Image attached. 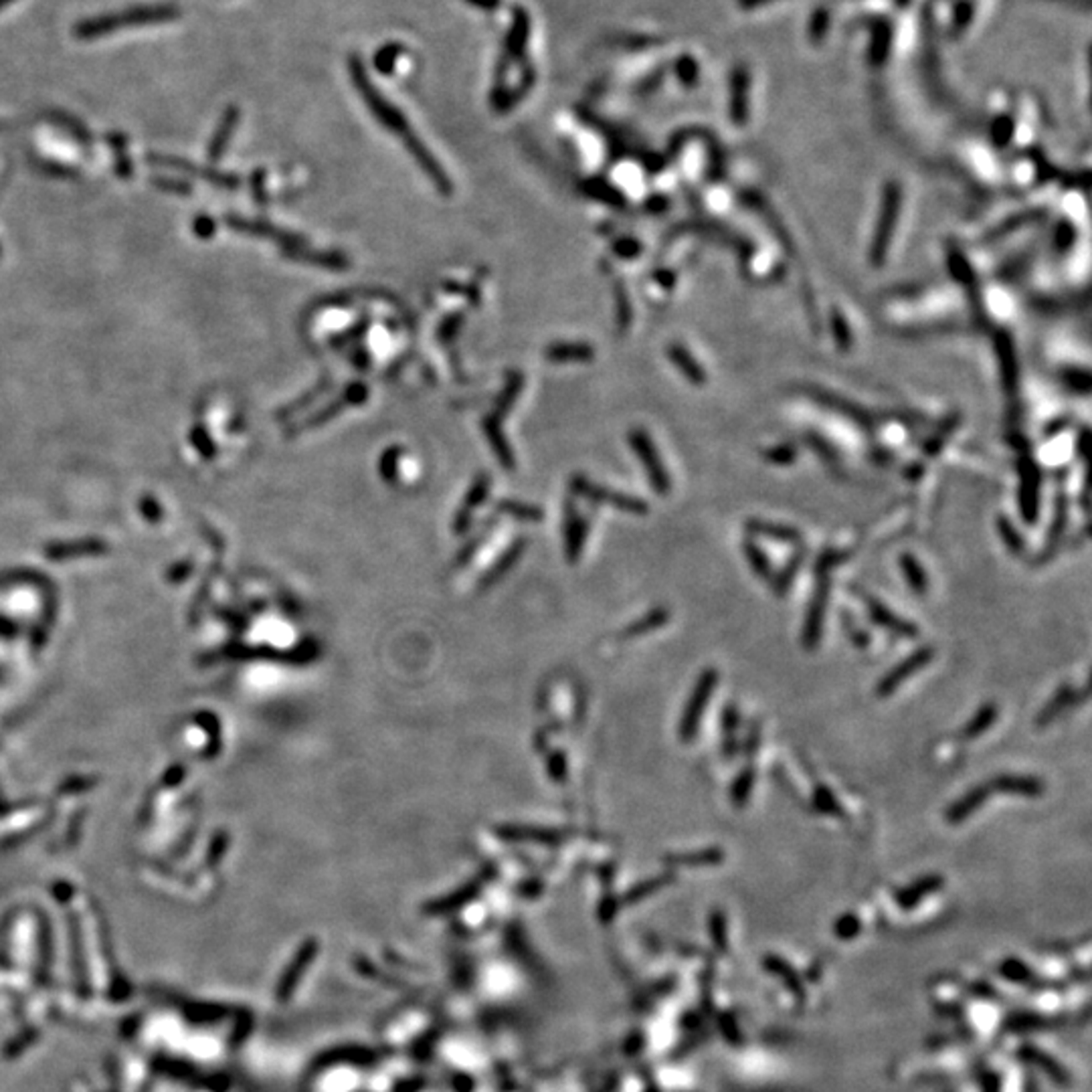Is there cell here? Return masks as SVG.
I'll list each match as a JSON object with an SVG mask.
<instances>
[{
    "label": "cell",
    "mask_w": 1092,
    "mask_h": 1092,
    "mask_svg": "<svg viewBox=\"0 0 1092 1092\" xmlns=\"http://www.w3.org/2000/svg\"><path fill=\"white\" fill-rule=\"evenodd\" d=\"M741 726V710L736 705H726L722 708L720 715V731H722V757L726 761L735 759L736 752H739V741H736V732H739Z\"/></svg>",
    "instance_id": "9a60e30c"
},
{
    "label": "cell",
    "mask_w": 1092,
    "mask_h": 1092,
    "mask_svg": "<svg viewBox=\"0 0 1092 1092\" xmlns=\"http://www.w3.org/2000/svg\"><path fill=\"white\" fill-rule=\"evenodd\" d=\"M933 658H934V649L931 646H921L918 649H914L910 656L904 658V660L897 663L894 668H890V670L880 678L876 684V696L880 698L892 696L894 692L908 680V678H913L914 673L921 672L924 666H928V663L933 662Z\"/></svg>",
    "instance_id": "5b68a950"
},
{
    "label": "cell",
    "mask_w": 1092,
    "mask_h": 1092,
    "mask_svg": "<svg viewBox=\"0 0 1092 1092\" xmlns=\"http://www.w3.org/2000/svg\"><path fill=\"white\" fill-rule=\"evenodd\" d=\"M49 120H51V124H55V126L61 127V130H65L67 134H71L77 142H81V144H90V140H91L90 132H87V127L83 126L81 122L77 120V117H73L71 114H65V112L57 110V112H51V114H49Z\"/></svg>",
    "instance_id": "8d00e7d4"
},
{
    "label": "cell",
    "mask_w": 1092,
    "mask_h": 1092,
    "mask_svg": "<svg viewBox=\"0 0 1092 1092\" xmlns=\"http://www.w3.org/2000/svg\"><path fill=\"white\" fill-rule=\"evenodd\" d=\"M997 530H1000L1001 540L1006 543V549L1010 550L1011 554L1024 553V546H1026L1024 538H1022V534L1017 533L1016 526H1013L1006 516H1000V518H997Z\"/></svg>",
    "instance_id": "b9f144b4"
},
{
    "label": "cell",
    "mask_w": 1092,
    "mask_h": 1092,
    "mask_svg": "<svg viewBox=\"0 0 1092 1092\" xmlns=\"http://www.w3.org/2000/svg\"><path fill=\"white\" fill-rule=\"evenodd\" d=\"M544 356L553 362H587L595 356V351L587 342H553L544 351Z\"/></svg>",
    "instance_id": "ffe728a7"
},
{
    "label": "cell",
    "mask_w": 1092,
    "mask_h": 1092,
    "mask_svg": "<svg viewBox=\"0 0 1092 1092\" xmlns=\"http://www.w3.org/2000/svg\"><path fill=\"white\" fill-rule=\"evenodd\" d=\"M550 773H553V777H554V779H557V781H563V779H564V762H563V757H559V761H557V759L550 761Z\"/></svg>",
    "instance_id": "6125c7cd"
},
{
    "label": "cell",
    "mask_w": 1092,
    "mask_h": 1092,
    "mask_svg": "<svg viewBox=\"0 0 1092 1092\" xmlns=\"http://www.w3.org/2000/svg\"><path fill=\"white\" fill-rule=\"evenodd\" d=\"M107 138H110V144L114 146L116 156H117V174L130 176L132 174V166H130V160H127V156H126V136L117 134V132H112V134Z\"/></svg>",
    "instance_id": "bcb514c9"
},
{
    "label": "cell",
    "mask_w": 1092,
    "mask_h": 1092,
    "mask_svg": "<svg viewBox=\"0 0 1092 1092\" xmlns=\"http://www.w3.org/2000/svg\"><path fill=\"white\" fill-rule=\"evenodd\" d=\"M478 892H480V880H471V882L467 884V887L460 888L457 892L450 894L447 898H439V900H435V902L427 904L425 913L433 914V917H437V914H444V913H451V910H457L460 907H464V904L470 902V900L474 898Z\"/></svg>",
    "instance_id": "cb8c5ba5"
},
{
    "label": "cell",
    "mask_w": 1092,
    "mask_h": 1092,
    "mask_svg": "<svg viewBox=\"0 0 1092 1092\" xmlns=\"http://www.w3.org/2000/svg\"><path fill=\"white\" fill-rule=\"evenodd\" d=\"M467 3L481 8V11H496L500 7V0H467Z\"/></svg>",
    "instance_id": "be15d7a7"
},
{
    "label": "cell",
    "mask_w": 1092,
    "mask_h": 1092,
    "mask_svg": "<svg viewBox=\"0 0 1092 1092\" xmlns=\"http://www.w3.org/2000/svg\"><path fill=\"white\" fill-rule=\"evenodd\" d=\"M854 593L858 595L860 601L866 605V611H868L870 619H872V623H876L878 627L887 629V632L892 633V636H898V637H904V639H913V637L918 636L917 623H913V621H908V619L900 617L898 613H894L887 603L880 601V599L874 597V595L866 593L864 589H860V587H854Z\"/></svg>",
    "instance_id": "8992f818"
},
{
    "label": "cell",
    "mask_w": 1092,
    "mask_h": 1092,
    "mask_svg": "<svg viewBox=\"0 0 1092 1092\" xmlns=\"http://www.w3.org/2000/svg\"><path fill=\"white\" fill-rule=\"evenodd\" d=\"M844 629H845V633H848L850 642H852L858 649H866L870 646V633L866 632V629L855 626L852 615H850V619H848V615H844Z\"/></svg>",
    "instance_id": "f907efd6"
},
{
    "label": "cell",
    "mask_w": 1092,
    "mask_h": 1092,
    "mask_svg": "<svg viewBox=\"0 0 1092 1092\" xmlns=\"http://www.w3.org/2000/svg\"><path fill=\"white\" fill-rule=\"evenodd\" d=\"M710 928H712V939H715L718 949H722V951H725V949H726V918H725V914L715 910V913H712V917H710Z\"/></svg>",
    "instance_id": "11a10c76"
},
{
    "label": "cell",
    "mask_w": 1092,
    "mask_h": 1092,
    "mask_svg": "<svg viewBox=\"0 0 1092 1092\" xmlns=\"http://www.w3.org/2000/svg\"><path fill=\"white\" fill-rule=\"evenodd\" d=\"M900 203V190H897V186H890L888 195H887V206H884V213L880 216V225L876 229V239H874V247H872V259L874 263H880V259H884V253H887L888 241H890V233H892V225H894V216H897V206Z\"/></svg>",
    "instance_id": "7c38bea8"
},
{
    "label": "cell",
    "mask_w": 1092,
    "mask_h": 1092,
    "mask_svg": "<svg viewBox=\"0 0 1092 1092\" xmlns=\"http://www.w3.org/2000/svg\"><path fill=\"white\" fill-rule=\"evenodd\" d=\"M481 427H484V433L486 437H488L491 451H494L496 457H498L502 467H506V470H514L516 467L514 454L512 450H510L508 441H506V435L504 431H502L498 417H494L490 413V415L484 419V423H481Z\"/></svg>",
    "instance_id": "ac0fdd59"
},
{
    "label": "cell",
    "mask_w": 1092,
    "mask_h": 1092,
    "mask_svg": "<svg viewBox=\"0 0 1092 1092\" xmlns=\"http://www.w3.org/2000/svg\"><path fill=\"white\" fill-rule=\"evenodd\" d=\"M990 793H991V789H990V785H987V783L971 787V789H969L965 795L959 797L957 801H953V803L949 805L947 809H944V821H947V824H951V825H959V824H963V821H967L973 814H975L979 808H983V805H985V801H987V797H990Z\"/></svg>",
    "instance_id": "8fae6325"
},
{
    "label": "cell",
    "mask_w": 1092,
    "mask_h": 1092,
    "mask_svg": "<svg viewBox=\"0 0 1092 1092\" xmlns=\"http://www.w3.org/2000/svg\"><path fill=\"white\" fill-rule=\"evenodd\" d=\"M283 253L288 255V257L296 259V262L318 265V268L330 269V272H344V269H348V265H351V262H348V259L344 257V255L332 253V251L308 249V243L302 245V247L283 251Z\"/></svg>",
    "instance_id": "4fadbf2b"
},
{
    "label": "cell",
    "mask_w": 1092,
    "mask_h": 1092,
    "mask_svg": "<svg viewBox=\"0 0 1092 1092\" xmlns=\"http://www.w3.org/2000/svg\"><path fill=\"white\" fill-rule=\"evenodd\" d=\"M237 122H239V107L237 106L227 107V110H225L223 117H221L219 127H216V132L213 136V142H211V146H209L211 159L219 160L221 156H223V152H225V148H227V144L231 140V134H233L235 127H237Z\"/></svg>",
    "instance_id": "603a6c76"
},
{
    "label": "cell",
    "mask_w": 1092,
    "mask_h": 1092,
    "mask_svg": "<svg viewBox=\"0 0 1092 1092\" xmlns=\"http://www.w3.org/2000/svg\"><path fill=\"white\" fill-rule=\"evenodd\" d=\"M587 193L595 196V199L605 200V203L609 205H621V196H619V193H615L613 189H609V185H603V182H589Z\"/></svg>",
    "instance_id": "db71d44e"
},
{
    "label": "cell",
    "mask_w": 1092,
    "mask_h": 1092,
    "mask_svg": "<svg viewBox=\"0 0 1092 1092\" xmlns=\"http://www.w3.org/2000/svg\"><path fill=\"white\" fill-rule=\"evenodd\" d=\"M997 716H1000V708H997L996 702H985L983 706L977 708V712L967 720V725L961 728L959 736L963 741H975L983 732H987L990 728L996 725Z\"/></svg>",
    "instance_id": "44dd1931"
},
{
    "label": "cell",
    "mask_w": 1092,
    "mask_h": 1092,
    "mask_svg": "<svg viewBox=\"0 0 1092 1092\" xmlns=\"http://www.w3.org/2000/svg\"><path fill=\"white\" fill-rule=\"evenodd\" d=\"M858 933H860V921L855 914H844V917L835 923V934H838L840 939H852Z\"/></svg>",
    "instance_id": "9f6ffc18"
},
{
    "label": "cell",
    "mask_w": 1092,
    "mask_h": 1092,
    "mask_svg": "<svg viewBox=\"0 0 1092 1092\" xmlns=\"http://www.w3.org/2000/svg\"><path fill=\"white\" fill-rule=\"evenodd\" d=\"M668 356L676 362V367L680 368L684 375L690 378L692 382H698V385H700L705 375H702L700 367H698L694 358L690 356V352L684 351V346H680V344H670V346H668Z\"/></svg>",
    "instance_id": "d590c367"
},
{
    "label": "cell",
    "mask_w": 1092,
    "mask_h": 1092,
    "mask_svg": "<svg viewBox=\"0 0 1092 1092\" xmlns=\"http://www.w3.org/2000/svg\"><path fill=\"white\" fill-rule=\"evenodd\" d=\"M367 395H368V388L364 387V385H361V382H354V385H351V387L346 388V391L342 393V395H341V398H338V401H334L332 405H328V407H326V409H322V411L318 413V415H314L312 419H309V421L306 423V427L322 425V423L330 421L332 417H336V415H338V411H342V409H344V407L361 405V403L367 401Z\"/></svg>",
    "instance_id": "e0dca14e"
},
{
    "label": "cell",
    "mask_w": 1092,
    "mask_h": 1092,
    "mask_svg": "<svg viewBox=\"0 0 1092 1092\" xmlns=\"http://www.w3.org/2000/svg\"><path fill=\"white\" fill-rule=\"evenodd\" d=\"M990 789L1006 795H1020V797H1040L1046 791L1044 781L1034 775H1013L1001 773L996 775L990 781Z\"/></svg>",
    "instance_id": "30bf717a"
},
{
    "label": "cell",
    "mask_w": 1092,
    "mask_h": 1092,
    "mask_svg": "<svg viewBox=\"0 0 1092 1092\" xmlns=\"http://www.w3.org/2000/svg\"><path fill=\"white\" fill-rule=\"evenodd\" d=\"M523 549H524V543H523V540H520V543H516V544L512 546V549H510L508 553L504 554V559H502L500 563L496 564V567L490 570V577L486 579V583H484V585H490L491 580H496L498 577H502V575H504L506 570H508L510 567H512V564L516 563V559H518V554L523 553Z\"/></svg>",
    "instance_id": "c3c4849f"
},
{
    "label": "cell",
    "mask_w": 1092,
    "mask_h": 1092,
    "mask_svg": "<svg viewBox=\"0 0 1092 1092\" xmlns=\"http://www.w3.org/2000/svg\"><path fill=\"white\" fill-rule=\"evenodd\" d=\"M811 805L818 814L824 815H831V818H845V811L842 808V803L838 801L834 791L829 789L828 785H815L814 793H811Z\"/></svg>",
    "instance_id": "836d02e7"
},
{
    "label": "cell",
    "mask_w": 1092,
    "mask_h": 1092,
    "mask_svg": "<svg viewBox=\"0 0 1092 1092\" xmlns=\"http://www.w3.org/2000/svg\"><path fill=\"white\" fill-rule=\"evenodd\" d=\"M520 388H523V377H520L518 372H512L508 378V382H506L504 391H502V395L498 397V401H496V407L494 411H491V415L498 417L502 421V417L510 411V407H512L516 398H518Z\"/></svg>",
    "instance_id": "74e56055"
},
{
    "label": "cell",
    "mask_w": 1092,
    "mask_h": 1092,
    "mask_svg": "<svg viewBox=\"0 0 1092 1092\" xmlns=\"http://www.w3.org/2000/svg\"><path fill=\"white\" fill-rule=\"evenodd\" d=\"M488 490H490V478L486 474H481L480 478L474 481V486H471L470 491H467V498L464 502V506H461L460 512H457V516H455V523H454L455 533H464V530L467 528V524H470V518H471V512H474V510L478 508L481 502L486 500V494H488Z\"/></svg>",
    "instance_id": "7402d4cb"
},
{
    "label": "cell",
    "mask_w": 1092,
    "mask_h": 1092,
    "mask_svg": "<svg viewBox=\"0 0 1092 1092\" xmlns=\"http://www.w3.org/2000/svg\"><path fill=\"white\" fill-rule=\"evenodd\" d=\"M672 880H673V874L666 872V874H662V876L649 878V880H646V882H639L637 887H633V888L629 890V892L626 894V900H623V902H626V904H633V902H637V900L646 898V897H649V894L658 892V890H662L663 887H668V884H670Z\"/></svg>",
    "instance_id": "ab89813d"
},
{
    "label": "cell",
    "mask_w": 1092,
    "mask_h": 1092,
    "mask_svg": "<svg viewBox=\"0 0 1092 1092\" xmlns=\"http://www.w3.org/2000/svg\"><path fill=\"white\" fill-rule=\"evenodd\" d=\"M742 553H745L746 563H749V567L752 569V573H755L757 577L767 580V583L773 579V564H771L769 554H767L759 544L752 543V540H745V544H742Z\"/></svg>",
    "instance_id": "1f68e13d"
},
{
    "label": "cell",
    "mask_w": 1092,
    "mask_h": 1092,
    "mask_svg": "<svg viewBox=\"0 0 1092 1092\" xmlns=\"http://www.w3.org/2000/svg\"><path fill=\"white\" fill-rule=\"evenodd\" d=\"M528 37H530V17L528 13H524L523 8H516L514 17H512V27H510L508 37H506L504 43V55H502V61L498 63V77H502V73L506 71V67L512 65L514 61H524V53L528 49Z\"/></svg>",
    "instance_id": "9c48e42d"
},
{
    "label": "cell",
    "mask_w": 1092,
    "mask_h": 1092,
    "mask_svg": "<svg viewBox=\"0 0 1092 1092\" xmlns=\"http://www.w3.org/2000/svg\"><path fill=\"white\" fill-rule=\"evenodd\" d=\"M615 298H617V322L619 328H627L629 322H632V308H629V299L626 289L621 288V283L615 282Z\"/></svg>",
    "instance_id": "f5cc1de1"
},
{
    "label": "cell",
    "mask_w": 1092,
    "mask_h": 1092,
    "mask_svg": "<svg viewBox=\"0 0 1092 1092\" xmlns=\"http://www.w3.org/2000/svg\"><path fill=\"white\" fill-rule=\"evenodd\" d=\"M326 1058H330L328 1062H371L372 1054L361 1050V1048H342V1050L330 1052Z\"/></svg>",
    "instance_id": "681fc988"
},
{
    "label": "cell",
    "mask_w": 1092,
    "mask_h": 1092,
    "mask_svg": "<svg viewBox=\"0 0 1092 1092\" xmlns=\"http://www.w3.org/2000/svg\"><path fill=\"white\" fill-rule=\"evenodd\" d=\"M716 684H718V672L715 668H706V670L700 672L694 688H692V694L688 698L686 706H684L680 726H678V735H680L682 742H692L698 736V731H700V725H702V716L706 715V708L710 705L712 694H715Z\"/></svg>",
    "instance_id": "3957f363"
},
{
    "label": "cell",
    "mask_w": 1092,
    "mask_h": 1092,
    "mask_svg": "<svg viewBox=\"0 0 1092 1092\" xmlns=\"http://www.w3.org/2000/svg\"><path fill=\"white\" fill-rule=\"evenodd\" d=\"M725 850L715 845V848H705L690 854H668L663 858V862L670 866H692V868H698V866H716L725 862Z\"/></svg>",
    "instance_id": "d4e9b609"
},
{
    "label": "cell",
    "mask_w": 1092,
    "mask_h": 1092,
    "mask_svg": "<svg viewBox=\"0 0 1092 1092\" xmlns=\"http://www.w3.org/2000/svg\"><path fill=\"white\" fill-rule=\"evenodd\" d=\"M615 249H617L615 253L623 255V257H633V255L637 253V245L633 243V241H629V239H623L621 243L615 245Z\"/></svg>",
    "instance_id": "94428289"
},
{
    "label": "cell",
    "mask_w": 1092,
    "mask_h": 1092,
    "mask_svg": "<svg viewBox=\"0 0 1092 1092\" xmlns=\"http://www.w3.org/2000/svg\"><path fill=\"white\" fill-rule=\"evenodd\" d=\"M401 53H405V47L398 45V43H388V45L381 47L377 51L375 67L382 73V75H391L393 69L397 65L398 57H401Z\"/></svg>",
    "instance_id": "60d3db41"
},
{
    "label": "cell",
    "mask_w": 1092,
    "mask_h": 1092,
    "mask_svg": "<svg viewBox=\"0 0 1092 1092\" xmlns=\"http://www.w3.org/2000/svg\"><path fill=\"white\" fill-rule=\"evenodd\" d=\"M735 81H732V116L735 120H739V124L745 117V90H746V77L745 71H735Z\"/></svg>",
    "instance_id": "f6af8a7d"
},
{
    "label": "cell",
    "mask_w": 1092,
    "mask_h": 1092,
    "mask_svg": "<svg viewBox=\"0 0 1092 1092\" xmlns=\"http://www.w3.org/2000/svg\"><path fill=\"white\" fill-rule=\"evenodd\" d=\"M351 77H352L354 86H356L358 93H361L364 103L368 106V110H371L372 116H375L378 120V124L385 126L388 132H393V134H397L398 138H401L403 144H405V148L409 150V154L417 160V164L421 166V170L425 172V174L433 180V185L437 186V190H439L441 195L454 193V185H451L447 172L441 169L439 162L433 159L429 148H427V146L423 144V142L419 140V136H417L415 132L411 130L407 117L403 116L401 112H398L397 107L387 100L385 96H382V93L377 91V87L372 86L371 77L367 75V69H364V65H362L361 59H358V57L351 59Z\"/></svg>",
    "instance_id": "6da1fadb"
},
{
    "label": "cell",
    "mask_w": 1092,
    "mask_h": 1092,
    "mask_svg": "<svg viewBox=\"0 0 1092 1092\" xmlns=\"http://www.w3.org/2000/svg\"><path fill=\"white\" fill-rule=\"evenodd\" d=\"M1066 518H1069V506H1066L1064 496H1060L1058 504H1056L1054 523H1052L1050 534H1048V546H1046L1044 553L1040 554V563H1046V560H1050L1052 554H1054L1056 550H1058L1060 538H1062V534H1064V528H1066Z\"/></svg>",
    "instance_id": "d6a6232c"
},
{
    "label": "cell",
    "mask_w": 1092,
    "mask_h": 1092,
    "mask_svg": "<svg viewBox=\"0 0 1092 1092\" xmlns=\"http://www.w3.org/2000/svg\"><path fill=\"white\" fill-rule=\"evenodd\" d=\"M1074 698H1076L1074 688H1072L1070 684H1062V686H1058V690L1052 694L1050 700L1042 706V710L1036 715V726L1037 728L1050 726L1052 722L1066 710V708L1074 705Z\"/></svg>",
    "instance_id": "2e32d148"
},
{
    "label": "cell",
    "mask_w": 1092,
    "mask_h": 1092,
    "mask_svg": "<svg viewBox=\"0 0 1092 1092\" xmlns=\"http://www.w3.org/2000/svg\"><path fill=\"white\" fill-rule=\"evenodd\" d=\"M629 444H632L633 451L639 455V460L643 461V467H646L649 481H652L653 488L660 491V494H668V490H670V478H668L666 467L662 465L660 455H658L656 447H653L647 433L642 429H633L629 433Z\"/></svg>",
    "instance_id": "52a82bcc"
},
{
    "label": "cell",
    "mask_w": 1092,
    "mask_h": 1092,
    "mask_svg": "<svg viewBox=\"0 0 1092 1092\" xmlns=\"http://www.w3.org/2000/svg\"><path fill=\"white\" fill-rule=\"evenodd\" d=\"M498 510H500V512L512 514L520 520H533V523H538V520L544 518L543 510L534 508V506H526V504H523V502H514V500L500 502Z\"/></svg>",
    "instance_id": "ee69618b"
},
{
    "label": "cell",
    "mask_w": 1092,
    "mask_h": 1092,
    "mask_svg": "<svg viewBox=\"0 0 1092 1092\" xmlns=\"http://www.w3.org/2000/svg\"><path fill=\"white\" fill-rule=\"evenodd\" d=\"M678 71H680V77H682L684 81H686V83H692V81L696 80L698 69H696V63L692 61V59H684V61L680 63V65H678Z\"/></svg>",
    "instance_id": "91938a15"
},
{
    "label": "cell",
    "mask_w": 1092,
    "mask_h": 1092,
    "mask_svg": "<svg viewBox=\"0 0 1092 1092\" xmlns=\"http://www.w3.org/2000/svg\"><path fill=\"white\" fill-rule=\"evenodd\" d=\"M746 530H749L751 534L767 536V538L779 540V543H799L801 540V533L799 530H795L793 526L765 523V520H749V523H746Z\"/></svg>",
    "instance_id": "f546056e"
},
{
    "label": "cell",
    "mask_w": 1092,
    "mask_h": 1092,
    "mask_svg": "<svg viewBox=\"0 0 1092 1092\" xmlns=\"http://www.w3.org/2000/svg\"><path fill=\"white\" fill-rule=\"evenodd\" d=\"M762 3H767V0H741L742 7H755V4H762Z\"/></svg>",
    "instance_id": "e7e4bbea"
},
{
    "label": "cell",
    "mask_w": 1092,
    "mask_h": 1092,
    "mask_svg": "<svg viewBox=\"0 0 1092 1092\" xmlns=\"http://www.w3.org/2000/svg\"><path fill=\"white\" fill-rule=\"evenodd\" d=\"M755 783H757L755 767H752V765L742 767L739 773H736L735 779H732V785H731V803H732V808H736V809L746 808V803H749V799L752 795V789H755Z\"/></svg>",
    "instance_id": "4316f807"
},
{
    "label": "cell",
    "mask_w": 1092,
    "mask_h": 1092,
    "mask_svg": "<svg viewBox=\"0 0 1092 1092\" xmlns=\"http://www.w3.org/2000/svg\"><path fill=\"white\" fill-rule=\"evenodd\" d=\"M848 557H850L848 550H834V549L824 550V553L819 554V559L815 560V569H814L815 577L818 579L829 577V570L838 567V564H842L844 560H848Z\"/></svg>",
    "instance_id": "7bdbcfd3"
},
{
    "label": "cell",
    "mask_w": 1092,
    "mask_h": 1092,
    "mask_svg": "<svg viewBox=\"0 0 1092 1092\" xmlns=\"http://www.w3.org/2000/svg\"><path fill=\"white\" fill-rule=\"evenodd\" d=\"M1037 484H1040V480H1037L1036 471H1027V474H1024V484H1022V490H1020V508L1024 520L1030 524L1036 523L1037 510H1040Z\"/></svg>",
    "instance_id": "f1b7e54d"
},
{
    "label": "cell",
    "mask_w": 1092,
    "mask_h": 1092,
    "mask_svg": "<svg viewBox=\"0 0 1092 1092\" xmlns=\"http://www.w3.org/2000/svg\"><path fill=\"white\" fill-rule=\"evenodd\" d=\"M182 8L176 3H150V4H136V7L126 8L122 13H106L96 14V17L83 18L73 27V34L81 41H93L103 34H112L122 29L132 27H148V24L169 23L180 18Z\"/></svg>",
    "instance_id": "7a4b0ae2"
},
{
    "label": "cell",
    "mask_w": 1092,
    "mask_h": 1092,
    "mask_svg": "<svg viewBox=\"0 0 1092 1092\" xmlns=\"http://www.w3.org/2000/svg\"><path fill=\"white\" fill-rule=\"evenodd\" d=\"M500 835L506 840H528V842H557L560 838L559 831L538 829V828H520V825H508L500 828Z\"/></svg>",
    "instance_id": "e575fe53"
},
{
    "label": "cell",
    "mask_w": 1092,
    "mask_h": 1092,
    "mask_svg": "<svg viewBox=\"0 0 1092 1092\" xmlns=\"http://www.w3.org/2000/svg\"><path fill=\"white\" fill-rule=\"evenodd\" d=\"M13 3H14V0H0V11H3L4 7H8V4H13Z\"/></svg>",
    "instance_id": "03108f58"
},
{
    "label": "cell",
    "mask_w": 1092,
    "mask_h": 1092,
    "mask_svg": "<svg viewBox=\"0 0 1092 1092\" xmlns=\"http://www.w3.org/2000/svg\"><path fill=\"white\" fill-rule=\"evenodd\" d=\"M829 577H819L818 583H815L814 595H811V601L808 607V613H805V623H803V632H801V646L805 649H815L819 647L821 636H824V623H825V613H828V601H829Z\"/></svg>",
    "instance_id": "277c9868"
},
{
    "label": "cell",
    "mask_w": 1092,
    "mask_h": 1092,
    "mask_svg": "<svg viewBox=\"0 0 1092 1092\" xmlns=\"http://www.w3.org/2000/svg\"><path fill=\"white\" fill-rule=\"evenodd\" d=\"M805 557H808V549L795 550V553L791 554V559L783 564V569H781L777 575H773L771 583H773V591L777 597H785V595L789 593L797 573H799V569L803 567Z\"/></svg>",
    "instance_id": "484cf974"
},
{
    "label": "cell",
    "mask_w": 1092,
    "mask_h": 1092,
    "mask_svg": "<svg viewBox=\"0 0 1092 1092\" xmlns=\"http://www.w3.org/2000/svg\"><path fill=\"white\" fill-rule=\"evenodd\" d=\"M1026 1054L1030 1056V1058H1034V1062H1037V1064H1040L1042 1069H1046L1048 1072H1050L1052 1079L1058 1080V1082H1066V1074H1064V1070L1058 1069V1066H1056V1064H1052V1062H1050L1052 1058H1048V1056H1042L1040 1052L1032 1050V1048H1030V1050H1026Z\"/></svg>",
    "instance_id": "6f0895ef"
},
{
    "label": "cell",
    "mask_w": 1092,
    "mask_h": 1092,
    "mask_svg": "<svg viewBox=\"0 0 1092 1092\" xmlns=\"http://www.w3.org/2000/svg\"><path fill=\"white\" fill-rule=\"evenodd\" d=\"M900 569H902L910 591L923 597V595L928 591V577H927V570H924V567L921 564V560L914 557V554L902 553L900 554Z\"/></svg>",
    "instance_id": "83f0119b"
},
{
    "label": "cell",
    "mask_w": 1092,
    "mask_h": 1092,
    "mask_svg": "<svg viewBox=\"0 0 1092 1092\" xmlns=\"http://www.w3.org/2000/svg\"><path fill=\"white\" fill-rule=\"evenodd\" d=\"M573 488L577 491L579 496H585V498L599 502V504H611L615 508L623 510V512H632V514H646L647 512V504L646 502L632 498V496H623L619 491L601 488V486L593 484V481L585 480L583 476H577L573 480Z\"/></svg>",
    "instance_id": "ba28073f"
},
{
    "label": "cell",
    "mask_w": 1092,
    "mask_h": 1092,
    "mask_svg": "<svg viewBox=\"0 0 1092 1092\" xmlns=\"http://www.w3.org/2000/svg\"><path fill=\"white\" fill-rule=\"evenodd\" d=\"M759 746H761V722L752 720L749 725V731H746L745 745H742V751H745L746 759L749 761L755 759L757 752H759Z\"/></svg>",
    "instance_id": "816d5d0a"
},
{
    "label": "cell",
    "mask_w": 1092,
    "mask_h": 1092,
    "mask_svg": "<svg viewBox=\"0 0 1092 1092\" xmlns=\"http://www.w3.org/2000/svg\"><path fill=\"white\" fill-rule=\"evenodd\" d=\"M564 526H567V528H564V538H567V557L570 563H575V560L579 559L580 549H583V540L587 528H585L583 518H580L570 506L567 508V520H564Z\"/></svg>",
    "instance_id": "4dcf8cb0"
},
{
    "label": "cell",
    "mask_w": 1092,
    "mask_h": 1092,
    "mask_svg": "<svg viewBox=\"0 0 1092 1092\" xmlns=\"http://www.w3.org/2000/svg\"><path fill=\"white\" fill-rule=\"evenodd\" d=\"M461 322H464V318H461L460 314H455V316L447 318L445 322L441 324V328H439V336H441V341H451V338L455 336L457 328L461 326Z\"/></svg>",
    "instance_id": "680465c9"
},
{
    "label": "cell",
    "mask_w": 1092,
    "mask_h": 1092,
    "mask_svg": "<svg viewBox=\"0 0 1092 1092\" xmlns=\"http://www.w3.org/2000/svg\"><path fill=\"white\" fill-rule=\"evenodd\" d=\"M941 887H943V878L937 876V874H928V876L918 878L917 882L908 884V887L898 890L897 902L902 908H913V907H917V904L921 902L924 897L937 892V890Z\"/></svg>",
    "instance_id": "d6986e66"
},
{
    "label": "cell",
    "mask_w": 1092,
    "mask_h": 1092,
    "mask_svg": "<svg viewBox=\"0 0 1092 1092\" xmlns=\"http://www.w3.org/2000/svg\"><path fill=\"white\" fill-rule=\"evenodd\" d=\"M398 455H401V450L398 447H391L387 450L385 454L381 457V464H378V471L385 478L388 484L397 480V470H398Z\"/></svg>",
    "instance_id": "7dc6e473"
},
{
    "label": "cell",
    "mask_w": 1092,
    "mask_h": 1092,
    "mask_svg": "<svg viewBox=\"0 0 1092 1092\" xmlns=\"http://www.w3.org/2000/svg\"><path fill=\"white\" fill-rule=\"evenodd\" d=\"M668 619H670V613H668V609L658 607V609H653V611H649L646 617H642L639 621L633 623L632 627H627L623 636L633 637V636H642V633L653 632V629L666 626Z\"/></svg>",
    "instance_id": "f35d334b"
},
{
    "label": "cell",
    "mask_w": 1092,
    "mask_h": 1092,
    "mask_svg": "<svg viewBox=\"0 0 1092 1092\" xmlns=\"http://www.w3.org/2000/svg\"><path fill=\"white\" fill-rule=\"evenodd\" d=\"M316 953H318V941H308L302 949H299L296 959H294L292 967H289L288 971H285V975L282 979V985H279V990H278L279 1000L285 1001L289 996H292L294 987H296L299 977L304 975V971H306L309 961H312Z\"/></svg>",
    "instance_id": "5bb4252c"
}]
</instances>
